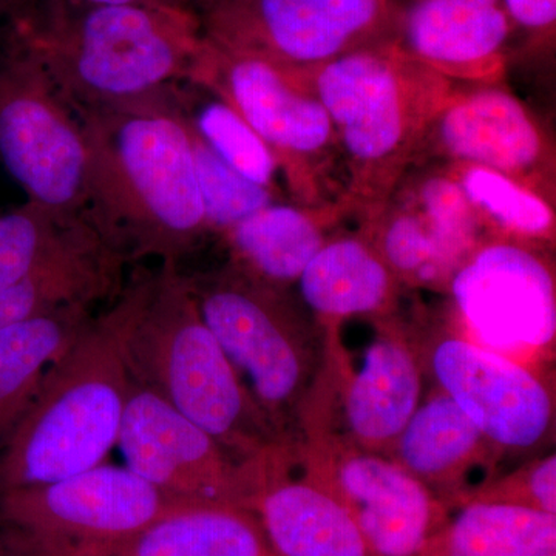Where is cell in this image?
I'll return each instance as SVG.
<instances>
[{
  "label": "cell",
  "instance_id": "cell-1",
  "mask_svg": "<svg viewBox=\"0 0 556 556\" xmlns=\"http://www.w3.org/2000/svg\"><path fill=\"white\" fill-rule=\"evenodd\" d=\"M78 113L87 142V212L129 265L160 260L179 266L211 230L175 90Z\"/></svg>",
  "mask_w": 556,
  "mask_h": 556
},
{
  "label": "cell",
  "instance_id": "cell-2",
  "mask_svg": "<svg viewBox=\"0 0 556 556\" xmlns=\"http://www.w3.org/2000/svg\"><path fill=\"white\" fill-rule=\"evenodd\" d=\"M108 311L131 382L203 428L241 463H260L289 447L201 317L178 265L135 270Z\"/></svg>",
  "mask_w": 556,
  "mask_h": 556
},
{
  "label": "cell",
  "instance_id": "cell-3",
  "mask_svg": "<svg viewBox=\"0 0 556 556\" xmlns=\"http://www.w3.org/2000/svg\"><path fill=\"white\" fill-rule=\"evenodd\" d=\"M0 24L35 53L76 112L160 97L195 75L199 14L150 7L17 0Z\"/></svg>",
  "mask_w": 556,
  "mask_h": 556
},
{
  "label": "cell",
  "instance_id": "cell-4",
  "mask_svg": "<svg viewBox=\"0 0 556 556\" xmlns=\"http://www.w3.org/2000/svg\"><path fill=\"white\" fill-rule=\"evenodd\" d=\"M327 110L348 169V204L369 215L386 206L419 155L453 80L396 40L375 43L299 75Z\"/></svg>",
  "mask_w": 556,
  "mask_h": 556
},
{
  "label": "cell",
  "instance_id": "cell-5",
  "mask_svg": "<svg viewBox=\"0 0 556 556\" xmlns=\"http://www.w3.org/2000/svg\"><path fill=\"white\" fill-rule=\"evenodd\" d=\"M201 317L277 437L298 447L325 367V332L291 291L228 262L186 274Z\"/></svg>",
  "mask_w": 556,
  "mask_h": 556
},
{
  "label": "cell",
  "instance_id": "cell-6",
  "mask_svg": "<svg viewBox=\"0 0 556 556\" xmlns=\"http://www.w3.org/2000/svg\"><path fill=\"white\" fill-rule=\"evenodd\" d=\"M130 386L105 308L51 365L0 450V493L49 484L105 463L118 444Z\"/></svg>",
  "mask_w": 556,
  "mask_h": 556
},
{
  "label": "cell",
  "instance_id": "cell-7",
  "mask_svg": "<svg viewBox=\"0 0 556 556\" xmlns=\"http://www.w3.org/2000/svg\"><path fill=\"white\" fill-rule=\"evenodd\" d=\"M325 332V367L302 439L328 430L387 455L426 396L416 328L397 314L353 317Z\"/></svg>",
  "mask_w": 556,
  "mask_h": 556
},
{
  "label": "cell",
  "instance_id": "cell-8",
  "mask_svg": "<svg viewBox=\"0 0 556 556\" xmlns=\"http://www.w3.org/2000/svg\"><path fill=\"white\" fill-rule=\"evenodd\" d=\"M118 249L87 208L27 200L0 214V327L113 302L127 281Z\"/></svg>",
  "mask_w": 556,
  "mask_h": 556
},
{
  "label": "cell",
  "instance_id": "cell-9",
  "mask_svg": "<svg viewBox=\"0 0 556 556\" xmlns=\"http://www.w3.org/2000/svg\"><path fill=\"white\" fill-rule=\"evenodd\" d=\"M129 467L102 463L60 481L0 493V547L31 556H116L172 508Z\"/></svg>",
  "mask_w": 556,
  "mask_h": 556
},
{
  "label": "cell",
  "instance_id": "cell-10",
  "mask_svg": "<svg viewBox=\"0 0 556 556\" xmlns=\"http://www.w3.org/2000/svg\"><path fill=\"white\" fill-rule=\"evenodd\" d=\"M0 159L28 200L86 208L83 119L35 53L0 24Z\"/></svg>",
  "mask_w": 556,
  "mask_h": 556
},
{
  "label": "cell",
  "instance_id": "cell-11",
  "mask_svg": "<svg viewBox=\"0 0 556 556\" xmlns=\"http://www.w3.org/2000/svg\"><path fill=\"white\" fill-rule=\"evenodd\" d=\"M204 38L299 76L351 51L396 40V0H225L201 17Z\"/></svg>",
  "mask_w": 556,
  "mask_h": 556
},
{
  "label": "cell",
  "instance_id": "cell-12",
  "mask_svg": "<svg viewBox=\"0 0 556 556\" xmlns=\"http://www.w3.org/2000/svg\"><path fill=\"white\" fill-rule=\"evenodd\" d=\"M298 453L345 508L371 556H426L447 522L452 508L393 457L328 430L308 431Z\"/></svg>",
  "mask_w": 556,
  "mask_h": 556
},
{
  "label": "cell",
  "instance_id": "cell-13",
  "mask_svg": "<svg viewBox=\"0 0 556 556\" xmlns=\"http://www.w3.org/2000/svg\"><path fill=\"white\" fill-rule=\"evenodd\" d=\"M190 80L225 98L266 142L302 206L316 204L321 167L339 148L327 110L308 87L268 61L218 49L206 38Z\"/></svg>",
  "mask_w": 556,
  "mask_h": 556
},
{
  "label": "cell",
  "instance_id": "cell-14",
  "mask_svg": "<svg viewBox=\"0 0 556 556\" xmlns=\"http://www.w3.org/2000/svg\"><path fill=\"white\" fill-rule=\"evenodd\" d=\"M416 332L427 378L504 456L538 452L551 441L555 399L535 371L453 329Z\"/></svg>",
  "mask_w": 556,
  "mask_h": 556
},
{
  "label": "cell",
  "instance_id": "cell-15",
  "mask_svg": "<svg viewBox=\"0 0 556 556\" xmlns=\"http://www.w3.org/2000/svg\"><path fill=\"white\" fill-rule=\"evenodd\" d=\"M116 447L126 467L174 503L229 504L251 510L273 457L241 463L207 431L135 382Z\"/></svg>",
  "mask_w": 556,
  "mask_h": 556
},
{
  "label": "cell",
  "instance_id": "cell-16",
  "mask_svg": "<svg viewBox=\"0 0 556 556\" xmlns=\"http://www.w3.org/2000/svg\"><path fill=\"white\" fill-rule=\"evenodd\" d=\"M453 306L467 338L504 356H533L554 346L555 274L521 240L489 241L453 274Z\"/></svg>",
  "mask_w": 556,
  "mask_h": 556
},
{
  "label": "cell",
  "instance_id": "cell-17",
  "mask_svg": "<svg viewBox=\"0 0 556 556\" xmlns=\"http://www.w3.org/2000/svg\"><path fill=\"white\" fill-rule=\"evenodd\" d=\"M427 150L500 172L546 200L551 195L554 155L546 135L522 102L495 84L455 89L431 121L417 159Z\"/></svg>",
  "mask_w": 556,
  "mask_h": 556
},
{
  "label": "cell",
  "instance_id": "cell-18",
  "mask_svg": "<svg viewBox=\"0 0 556 556\" xmlns=\"http://www.w3.org/2000/svg\"><path fill=\"white\" fill-rule=\"evenodd\" d=\"M396 42L450 80L500 83L514 25L503 0H396Z\"/></svg>",
  "mask_w": 556,
  "mask_h": 556
},
{
  "label": "cell",
  "instance_id": "cell-19",
  "mask_svg": "<svg viewBox=\"0 0 556 556\" xmlns=\"http://www.w3.org/2000/svg\"><path fill=\"white\" fill-rule=\"evenodd\" d=\"M388 456L450 508L473 500L501 473L506 459L434 386L426 391Z\"/></svg>",
  "mask_w": 556,
  "mask_h": 556
},
{
  "label": "cell",
  "instance_id": "cell-20",
  "mask_svg": "<svg viewBox=\"0 0 556 556\" xmlns=\"http://www.w3.org/2000/svg\"><path fill=\"white\" fill-rule=\"evenodd\" d=\"M252 510L280 556H371L342 504L303 466L298 447L270 460Z\"/></svg>",
  "mask_w": 556,
  "mask_h": 556
},
{
  "label": "cell",
  "instance_id": "cell-21",
  "mask_svg": "<svg viewBox=\"0 0 556 556\" xmlns=\"http://www.w3.org/2000/svg\"><path fill=\"white\" fill-rule=\"evenodd\" d=\"M299 302L321 328L397 313L402 285L365 236L332 237L299 277Z\"/></svg>",
  "mask_w": 556,
  "mask_h": 556
},
{
  "label": "cell",
  "instance_id": "cell-22",
  "mask_svg": "<svg viewBox=\"0 0 556 556\" xmlns=\"http://www.w3.org/2000/svg\"><path fill=\"white\" fill-rule=\"evenodd\" d=\"M116 556H280L254 510L185 504L161 515Z\"/></svg>",
  "mask_w": 556,
  "mask_h": 556
},
{
  "label": "cell",
  "instance_id": "cell-23",
  "mask_svg": "<svg viewBox=\"0 0 556 556\" xmlns=\"http://www.w3.org/2000/svg\"><path fill=\"white\" fill-rule=\"evenodd\" d=\"M328 217L274 201L223 233L230 262L258 280L291 291L328 241Z\"/></svg>",
  "mask_w": 556,
  "mask_h": 556
},
{
  "label": "cell",
  "instance_id": "cell-24",
  "mask_svg": "<svg viewBox=\"0 0 556 556\" xmlns=\"http://www.w3.org/2000/svg\"><path fill=\"white\" fill-rule=\"evenodd\" d=\"M94 314L64 311L0 327V450L30 407L43 376Z\"/></svg>",
  "mask_w": 556,
  "mask_h": 556
},
{
  "label": "cell",
  "instance_id": "cell-25",
  "mask_svg": "<svg viewBox=\"0 0 556 556\" xmlns=\"http://www.w3.org/2000/svg\"><path fill=\"white\" fill-rule=\"evenodd\" d=\"M556 552V515L468 501L452 508L426 556H536Z\"/></svg>",
  "mask_w": 556,
  "mask_h": 556
},
{
  "label": "cell",
  "instance_id": "cell-26",
  "mask_svg": "<svg viewBox=\"0 0 556 556\" xmlns=\"http://www.w3.org/2000/svg\"><path fill=\"white\" fill-rule=\"evenodd\" d=\"M182 116L219 160L241 177L273 190L278 174L276 156L243 116L217 91L199 80H188L175 89Z\"/></svg>",
  "mask_w": 556,
  "mask_h": 556
},
{
  "label": "cell",
  "instance_id": "cell-27",
  "mask_svg": "<svg viewBox=\"0 0 556 556\" xmlns=\"http://www.w3.org/2000/svg\"><path fill=\"white\" fill-rule=\"evenodd\" d=\"M453 177L482 222L508 233V239L554 241L555 211L544 197L500 172L473 164L456 163Z\"/></svg>",
  "mask_w": 556,
  "mask_h": 556
},
{
  "label": "cell",
  "instance_id": "cell-28",
  "mask_svg": "<svg viewBox=\"0 0 556 556\" xmlns=\"http://www.w3.org/2000/svg\"><path fill=\"white\" fill-rule=\"evenodd\" d=\"M365 237L399 283L412 288H448L453 274L415 208L390 211L386 204L371 215V228Z\"/></svg>",
  "mask_w": 556,
  "mask_h": 556
},
{
  "label": "cell",
  "instance_id": "cell-29",
  "mask_svg": "<svg viewBox=\"0 0 556 556\" xmlns=\"http://www.w3.org/2000/svg\"><path fill=\"white\" fill-rule=\"evenodd\" d=\"M415 200L413 208L426 222L450 273L455 274L482 247L481 217L452 174L422 179Z\"/></svg>",
  "mask_w": 556,
  "mask_h": 556
},
{
  "label": "cell",
  "instance_id": "cell-30",
  "mask_svg": "<svg viewBox=\"0 0 556 556\" xmlns=\"http://www.w3.org/2000/svg\"><path fill=\"white\" fill-rule=\"evenodd\" d=\"M188 130L201 203H203L204 217L211 233L223 236L249 215L277 201L276 192L241 177L239 172L219 160L189 129V126Z\"/></svg>",
  "mask_w": 556,
  "mask_h": 556
},
{
  "label": "cell",
  "instance_id": "cell-31",
  "mask_svg": "<svg viewBox=\"0 0 556 556\" xmlns=\"http://www.w3.org/2000/svg\"><path fill=\"white\" fill-rule=\"evenodd\" d=\"M473 500L511 504L556 515L555 453L533 457L515 470L501 471Z\"/></svg>",
  "mask_w": 556,
  "mask_h": 556
},
{
  "label": "cell",
  "instance_id": "cell-32",
  "mask_svg": "<svg viewBox=\"0 0 556 556\" xmlns=\"http://www.w3.org/2000/svg\"><path fill=\"white\" fill-rule=\"evenodd\" d=\"M503 7L514 28H522L535 42L554 39L556 0H503Z\"/></svg>",
  "mask_w": 556,
  "mask_h": 556
},
{
  "label": "cell",
  "instance_id": "cell-33",
  "mask_svg": "<svg viewBox=\"0 0 556 556\" xmlns=\"http://www.w3.org/2000/svg\"><path fill=\"white\" fill-rule=\"evenodd\" d=\"M78 7H150V9L189 10L188 0H62ZM193 13V11H192Z\"/></svg>",
  "mask_w": 556,
  "mask_h": 556
},
{
  "label": "cell",
  "instance_id": "cell-34",
  "mask_svg": "<svg viewBox=\"0 0 556 556\" xmlns=\"http://www.w3.org/2000/svg\"><path fill=\"white\" fill-rule=\"evenodd\" d=\"M222 2H225V0H188V5L193 13L199 14L201 20V17L211 13L212 10L217 9Z\"/></svg>",
  "mask_w": 556,
  "mask_h": 556
},
{
  "label": "cell",
  "instance_id": "cell-35",
  "mask_svg": "<svg viewBox=\"0 0 556 556\" xmlns=\"http://www.w3.org/2000/svg\"><path fill=\"white\" fill-rule=\"evenodd\" d=\"M17 0H0V22L5 20L7 14L16 5Z\"/></svg>",
  "mask_w": 556,
  "mask_h": 556
},
{
  "label": "cell",
  "instance_id": "cell-36",
  "mask_svg": "<svg viewBox=\"0 0 556 556\" xmlns=\"http://www.w3.org/2000/svg\"><path fill=\"white\" fill-rule=\"evenodd\" d=\"M0 556H31V555L16 554V552L5 551V548L0 547Z\"/></svg>",
  "mask_w": 556,
  "mask_h": 556
},
{
  "label": "cell",
  "instance_id": "cell-37",
  "mask_svg": "<svg viewBox=\"0 0 556 556\" xmlns=\"http://www.w3.org/2000/svg\"><path fill=\"white\" fill-rule=\"evenodd\" d=\"M536 556H556V552H555V554H544V555H536Z\"/></svg>",
  "mask_w": 556,
  "mask_h": 556
}]
</instances>
